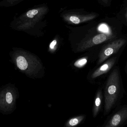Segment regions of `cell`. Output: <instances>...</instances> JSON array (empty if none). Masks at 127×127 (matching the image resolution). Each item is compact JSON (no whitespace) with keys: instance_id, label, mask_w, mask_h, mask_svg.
I'll use <instances>...</instances> for the list:
<instances>
[{"instance_id":"cell-1","label":"cell","mask_w":127,"mask_h":127,"mask_svg":"<svg viewBox=\"0 0 127 127\" xmlns=\"http://www.w3.org/2000/svg\"><path fill=\"white\" fill-rule=\"evenodd\" d=\"M9 62L16 69L30 78H33L42 68L41 61L34 54L20 48L14 47L9 53Z\"/></svg>"},{"instance_id":"cell-2","label":"cell","mask_w":127,"mask_h":127,"mask_svg":"<svg viewBox=\"0 0 127 127\" xmlns=\"http://www.w3.org/2000/svg\"><path fill=\"white\" fill-rule=\"evenodd\" d=\"M45 6L29 10L18 17H15L10 25L13 30L25 31L33 28L48 12Z\"/></svg>"},{"instance_id":"cell-3","label":"cell","mask_w":127,"mask_h":127,"mask_svg":"<svg viewBox=\"0 0 127 127\" xmlns=\"http://www.w3.org/2000/svg\"><path fill=\"white\" fill-rule=\"evenodd\" d=\"M120 81L119 73L115 69L109 76L104 91V114H107L116 102L120 93Z\"/></svg>"},{"instance_id":"cell-4","label":"cell","mask_w":127,"mask_h":127,"mask_svg":"<svg viewBox=\"0 0 127 127\" xmlns=\"http://www.w3.org/2000/svg\"><path fill=\"white\" fill-rule=\"evenodd\" d=\"M19 93L15 84L9 83L0 88V111L4 114L12 113L15 109Z\"/></svg>"},{"instance_id":"cell-5","label":"cell","mask_w":127,"mask_h":127,"mask_svg":"<svg viewBox=\"0 0 127 127\" xmlns=\"http://www.w3.org/2000/svg\"><path fill=\"white\" fill-rule=\"evenodd\" d=\"M126 40L120 38L113 41L104 47L100 52L98 64H100L112 55L116 53L124 45Z\"/></svg>"},{"instance_id":"cell-6","label":"cell","mask_w":127,"mask_h":127,"mask_svg":"<svg viewBox=\"0 0 127 127\" xmlns=\"http://www.w3.org/2000/svg\"><path fill=\"white\" fill-rule=\"evenodd\" d=\"M112 38L113 37L109 34L105 33L98 34L85 41L82 44H80L77 49V51H83L95 45L101 44Z\"/></svg>"},{"instance_id":"cell-7","label":"cell","mask_w":127,"mask_h":127,"mask_svg":"<svg viewBox=\"0 0 127 127\" xmlns=\"http://www.w3.org/2000/svg\"><path fill=\"white\" fill-rule=\"evenodd\" d=\"M96 16V14L93 13L84 15L76 13H71L64 15L63 18L65 21L70 24H78L92 20Z\"/></svg>"},{"instance_id":"cell-8","label":"cell","mask_w":127,"mask_h":127,"mask_svg":"<svg viewBox=\"0 0 127 127\" xmlns=\"http://www.w3.org/2000/svg\"><path fill=\"white\" fill-rule=\"evenodd\" d=\"M127 120V107L115 113L104 127H119Z\"/></svg>"},{"instance_id":"cell-9","label":"cell","mask_w":127,"mask_h":127,"mask_svg":"<svg viewBox=\"0 0 127 127\" xmlns=\"http://www.w3.org/2000/svg\"><path fill=\"white\" fill-rule=\"evenodd\" d=\"M116 60V57H113L108 60L93 72L91 76L92 78L94 79L107 73L112 68Z\"/></svg>"},{"instance_id":"cell-10","label":"cell","mask_w":127,"mask_h":127,"mask_svg":"<svg viewBox=\"0 0 127 127\" xmlns=\"http://www.w3.org/2000/svg\"><path fill=\"white\" fill-rule=\"evenodd\" d=\"M102 100V93L101 90H99L96 94L93 109V115L94 118L97 116L100 112L101 107Z\"/></svg>"},{"instance_id":"cell-11","label":"cell","mask_w":127,"mask_h":127,"mask_svg":"<svg viewBox=\"0 0 127 127\" xmlns=\"http://www.w3.org/2000/svg\"><path fill=\"white\" fill-rule=\"evenodd\" d=\"M85 118V116L84 115L76 116L68 120L65 124L66 127H75L80 124Z\"/></svg>"},{"instance_id":"cell-12","label":"cell","mask_w":127,"mask_h":127,"mask_svg":"<svg viewBox=\"0 0 127 127\" xmlns=\"http://www.w3.org/2000/svg\"><path fill=\"white\" fill-rule=\"evenodd\" d=\"M25 0H2L0 1V6L4 7L13 6Z\"/></svg>"},{"instance_id":"cell-13","label":"cell","mask_w":127,"mask_h":127,"mask_svg":"<svg viewBox=\"0 0 127 127\" xmlns=\"http://www.w3.org/2000/svg\"><path fill=\"white\" fill-rule=\"evenodd\" d=\"M87 62V58H84L80 59L77 60L74 63V65L78 68H81L84 66Z\"/></svg>"},{"instance_id":"cell-14","label":"cell","mask_w":127,"mask_h":127,"mask_svg":"<svg viewBox=\"0 0 127 127\" xmlns=\"http://www.w3.org/2000/svg\"><path fill=\"white\" fill-rule=\"evenodd\" d=\"M57 41L54 39L50 44V47H49L50 50H51V51L54 50L55 49V47H56V45H57Z\"/></svg>"},{"instance_id":"cell-15","label":"cell","mask_w":127,"mask_h":127,"mask_svg":"<svg viewBox=\"0 0 127 127\" xmlns=\"http://www.w3.org/2000/svg\"><path fill=\"white\" fill-rule=\"evenodd\" d=\"M101 0L104 3L106 4H108L110 1V0Z\"/></svg>"},{"instance_id":"cell-16","label":"cell","mask_w":127,"mask_h":127,"mask_svg":"<svg viewBox=\"0 0 127 127\" xmlns=\"http://www.w3.org/2000/svg\"><path fill=\"white\" fill-rule=\"evenodd\" d=\"M126 18H127V13H126Z\"/></svg>"}]
</instances>
